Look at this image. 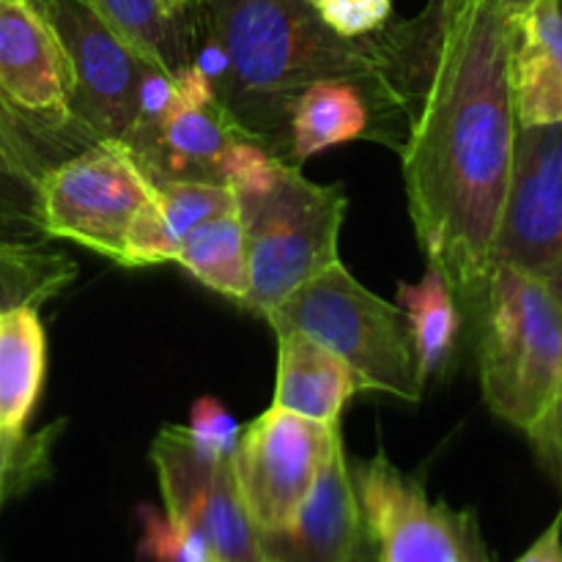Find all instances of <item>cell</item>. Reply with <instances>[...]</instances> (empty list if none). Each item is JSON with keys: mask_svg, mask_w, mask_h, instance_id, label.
Wrapping results in <instances>:
<instances>
[{"mask_svg": "<svg viewBox=\"0 0 562 562\" xmlns=\"http://www.w3.org/2000/svg\"><path fill=\"white\" fill-rule=\"evenodd\" d=\"M157 184L119 137H99L38 179L44 239H66L121 267L132 217Z\"/></svg>", "mask_w": 562, "mask_h": 562, "instance_id": "6", "label": "cell"}, {"mask_svg": "<svg viewBox=\"0 0 562 562\" xmlns=\"http://www.w3.org/2000/svg\"><path fill=\"white\" fill-rule=\"evenodd\" d=\"M510 263L562 300V124L519 126L494 263Z\"/></svg>", "mask_w": 562, "mask_h": 562, "instance_id": "9", "label": "cell"}, {"mask_svg": "<svg viewBox=\"0 0 562 562\" xmlns=\"http://www.w3.org/2000/svg\"><path fill=\"white\" fill-rule=\"evenodd\" d=\"M176 263L214 294L241 305L250 291V247L239 209L192 228L181 241Z\"/></svg>", "mask_w": 562, "mask_h": 562, "instance_id": "21", "label": "cell"}, {"mask_svg": "<svg viewBox=\"0 0 562 562\" xmlns=\"http://www.w3.org/2000/svg\"><path fill=\"white\" fill-rule=\"evenodd\" d=\"M154 214L162 228L165 239L179 250L192 228H198L206 220L220 217L225 212L239 209L234 192L217 181H165L154 192ZM179 256V252H176Z\"/></svg>", "mask_w": 562, "mask_h": 562, "instance_id": "24", "label": "cell"}, {"mask_svg": "<svg viewBox=\"0 0 562 562\" xmlns=\"http://www.w3.org/2000/svg\"><path fill=\"white\" fill-rule=\"evenodd\" d=\"M64 431L66 420H55L36 434H0V505L53 477V450Z\"/></svg>", "mask_w": 562, "mask_h": 562, "instance_id": "25", "label": "cell"}, {"mask_svg": "<svg viewBox=\"0 0 562 562\" xmlns=\"http://www.w3.org/2000/svg\"><path fill=\"white\" fill-rule=\"evenodd\" d=\"M349 198L340 184H316L296 165L267 195L239 201L250 247V291L241 311L267 318L300 285L338 263V236Z\"/></svg>", "mask_w": 562, "mask_h": 562, "instance_id": "5", "label": "cell"}, {"mask_svg": "<svg viewBox=\"0 0 562 562\" xmlns=\"http://www.w3.org/2000/svg\"><path fill=\"white\" fill-rule=\"evenodd\" d=\"M311 3H313V5H316V3H318V0H311Z\"/></svg>", "mask_w": 562, "mask_h": 562, "instance_id": "36", "label": "cell"}, {"mask_svg": "<svg viewBox=\"0 0 562 562\" xmlns=\"http://www.w3.org/2000/svg\"><path fill=\"white\" fill-rule=\"evenodd\" d=\"M11 247H16V245H5V241H0V258H3V256H5V252H9V250H11Z\"/></svg>", "mask_w": 562, "mask_h": 562, "instance_id": "35", "label": "cell"}, {"mask_svg": "<svg viewBox=\"0 0 562 562\" xmlns=\"http://www.w3.org/2000/svg\"><path fill=\"white\" fill-rule=\"evenodd\" d=\"M165 514L201 532L217 562H267L261 536L236 488L231 459H212L181 426H165L148 450Z\"/></svg>", "mask_w": 562, "mask_h": 562, "instance_id": "10", "label": "cell"}, {"mask_svg": "<svg viewBox=\"0 0 562 562\" xmlns=\"http://www.w3.org/2000/svg\"><path fill=\"white\" fill-rule=\"evenodd\" d=\"M140 543L137 554L146 562H217L212 547L198 530L151 505H140Z\"/></svg>", "mask_w": 562, "mask_h": 562, "instance_id": "27", "label": "cell"}, {"mask_svg": "<svg viewBox=\"0 0 562 562\" xmlns=\"http://www.w3.org/2000/svg\"><path fill=\"white\" fill-rule=\"evenodd\" d=\"M261 549L274 562H373L344 437L329 450L294 525L261 536Z\"/></svg>", "mask_w": 562, "mask_h": 562, "instance_id": "14", "label": "cell"}, {"mask_svg": "<svg viewBox=\"0 0 562 562\" xmlns=\"http://www.w3.org/2000/svg\"><path fill=\"white\" fill-rule=\"evenodd\" d=\"M278 379L272 406L316 423H340L344 406L360 390L351 368L296 329H278Z\"/></svg>", "mask_w": 562, "mask_h": 562, "instance_id": "16", "label": "cell"}, {"mask_svg": "<svg viewBox=\"0 0 562 562\" xmlns=\"http://www.w3.org/2000/svg\"><path fill=\"white\" fill-rule=\"evenodd\" d=\"M373 562H492L475 510L431 499L426 483L379 450L351 467Z\"/></svg>", "mask_w": 562, "mask_h": 562, "instance_id": "7", "label": "cell"}, {"mask_svg": "<svg viewBox=\"0 0 562 562\" xmlns=\"http://www.w3.org/2000/svg\"><path fill=\"white\" fill-rule=\"evenodd\" d=\"M53 25L75 69L71 113L97 137H126L135 130L137 91L151 64L115 36L80 0H31Z\"/></svg>", "mask_w": 562, "mask_h": 562, "instance_id": "11", "label": "cell"}, {"mask_svg": "<svg viewBox=\"0 0 562 562\" xmlns=\"http://www.w3.org/2000/svg\"><path fill=\"white\" fill-rule=\"evenodd\" d=\"M285 159L269 151L256 137H239L225 148L220 159V184L228 187L236 201H252L274 190L285 170Z\"/></svg>", "mask_w": 562, "mask_h": 562, "instance_id": "28", "label": "cell"}, {"mask_svg": "<svg viewBox=\"0 0 562 562\" xmlns=\"http://www.w3.org/2000/svg\"><path fill=\"white\" fill-rule=\"evenodd\" d=\"M316 9L338 36L366 38L387 25L393 0H318Z\"/></svg>", "mask_w": 562, "mask_h": 562, "instance_id": "30", "label": "cell"}, {"mask_svg": "<svg viewBox=\"0 0 562 562\" xmlns=\"http://www.w3.org/2000/svg\"><path fill=\"white\" fill-rule=\"evenodd\" d=\"M360 137L384 140L371 93L346 77H324L307 86L291 110L289 165Z\"/></svg>", "mask_w": 562, "mask_h": 562, "instance_id": "17", "label": "cell"}, {"mask_svg": "<svg viewBox=\"0 0 562 562\" xmlns=\"http://www.w3.org/2000/svg\"><path fill=\"white\" fill-rule=\"evenodd\" d=\"M0 86L25 113L97 137L71 113L75 69L58 33L31 0H0Z\"/></svg>", "mask_w": 562, "mask_h": 562, "instance_id": "13", "label": "cell"}, {"mask_svg": "<svg viewBox=\"0 0 562 562\" xmlns=\"http://www.w3.org/2000/svg\"><path fill=\"white\" fill-rule=\"evenodd\" d=\"M192 25L228 55L217 97L258 143L289 162L291 110L307 86L346 77L371 93L384 143L401 151L390 130L409 113L406 71L420 69L409 27L382 38H344L322 20L311 0H206Z\"/></svg>", "mask_w": 562, "mask_h": 562, "instance_id": "2", "label": "cell"}, {"mask_svg": "<svg viewBox=\"0 0 562 562\" xmlns=\"http://www.w3.org/2000/svg\"><path fill=\"white\" fill-rule=\"evenodd\" d=\"M0 135L9 140L16 157L22 159L27 170L36 179H42L49 168L64 162L66 157L77 154L93 143L97 137L77 135V132L58 130V126L47 124V121L36 119V115L25 113L9 93L0 86Z\"/></svg>", "mask_w": 562, "mask_h": 562, "instance_id": "23", "label": "cell"}, {"mask_svg": "<svg viewBox=\"0 0 562 562\" xmlns=\"http://www.w3.org/2000/svg\"><path fill=\"white\" fill-rule=\"evenodd\" d=\"M527 437L536 445V453L541 459V464L562 481V382L552 406H549L547 417Z\"/></svg>", "mask_w": 562, "mask_h": 562, "instance_id": "31", "label": "cell"}, {"mask_svg": "<svg viewBox=\"0 0 562 562\" xmlns=\"http://www.w3.org/2000/svg\"><path fill=\"white\" fill-rule=\"evenodd\" d=\"M470 3L494 5V9L503 11V14L514 16V14H519L521 9H527L532 0H431V11H434V16H448V14H453V11L464 9V5H470Z\"/></svg>", "mask_w": 562, "mask_h": 562, "instance_id": "33", "label": "cell"}, {"mask_svg": "<svg viewBox=\"0 0 562 562\" xmlns=\"http://www.w3.org/2000/svg\"><path fill=\"white\" fill-rule=\"evenodd\" d=\"M420 108L401 146L406 201L428 263L477 318L514 173L510 16L470 3L434 16Z\"/></svg>", "mask_w": 562, "mask_h": 562, "instance_id": "1", "label": "cell"}, {"mask_svg": "<svg viewBox=\"0 0 562 562\" xmlns=\"http://www.w3.org/2000/svg\"><path fill=\"white\" fill-rule=\"evenodd\" d=\"M395 302H398L406 327H409L417 362V384L426 390L431 379L448 371L456 346H459L461 324H464L459 300H456L445 274L434 263H428L420 283L398 285Z\"/></svg>", "mask_w": 562, "mask_h": 562, "instance_id": "19", "label": "cell"}, {"mask_svg": "<svg viewBox=\"0 0 562 562\" xmlns=\"http://www.w3.org/2000/svg\"><path fill=\"white\" fill-rule=\"evenodd\" d=\"M0 241L42 245L38 225V179L22 165L14 148L0 135Z\"/></svg>", "mask_w": 562, "mask_h": 562, "instance_id": "26", "label": "cell"}, {"mask_svg": "<svg viewBox=\"0 0 562 562\" xmlns=\"http://www.w3.org/2000/svg\"><path fill=\"white\" fill-rule=\"evenodd\" d=\"M338 437L340 423L327 426L278 406L241 428L231 470L258 536H278L294 525Z\"/></svg>", "mask_w": 562, "mask_h": 562, "instance_id": "8", "label": "cell"}, {"mask_svg": "<svg viewBox=\"0 0 562 562\" xmlns=\"http://www.w3.org/2000/svg\"><path fill=\"white\" fill-rule=\"evenodd\" d=\"M42 305L20 302L0 311V434H22L47 373Z\"/></svg>", "mask_w": 562, "mask_h": 562, "instance_id": "18", "label": "cell"}, {"mask_svg": "<svg viewBox=\"0 0 562 562\" xmlns=\"http://www.w3.org/2000/svg\"><path fill=\"white\" fill-rule=\"evenodd\" d=\"M77 278V263L64 252H44L38 245H16L0 258V311L20 302L44 305Z\"/></svg>", "mask_w": 562, "mask_h": 562, "instance_id": "22", "label": "cell"}, {"mask_svg": "<svg viewBox=\"0 0 562 562\" xmlns=\"http://www.w3.org/2000/svg\"><path fill=\"white\" fill-rule=\"evenodd\" d=\"M516 562H562V510Z\"/></svg>", "mask_w": 562, "mask_h": 562, "instance_id": "32", "label": "cell"}, {"mask_svg": "<svg viewBox=\"0 0 562 562\" xmlns=\"http://www.w3.org/2000/svg\"><path fill=\"white\" fill-rule=\"evenodd\" d=\"M192 445L212 459H231L239 445L241 426L217 398L206 395L190 406V426H187Z\"/></svg>", "mask_w": 562, "mask_h": 562, "instance_id": "29", "label": "cell"}, {"mask_svg": "<svg viewBox=\"0 0 562 562\" xmlns=\"http://www.w3.org/2000/svg\"><path fill=\"white\" fill-rule=\"evenodd\" d=\"M516 126L562 124V0H532L510 16Z\"/></svg>", "mask_w": 562, "mask_h": 562, "instance_id": "15", "label": "cell"}, {"mask_svg": "<svg viewBox=\"0 0 562 562\" xmlns=\"http://www.w3.org/2000/svg\"><path fill=\"white\" fill-rule=\"evenodd\" d=\"M477 376L488 409L525 434L562 382V300L510 263H494L477 311Z\"/></svg>", "mask_w": 562, "mask_h": 562, "instance_id": "3", "label": "cell"}, {"mask_svg": "<svg viewBox=\"0 0 562 562\" xmlns=\"http://www.w3.org/2000/svg\"><path fill=\"white\" fill-rule=\"evenodd\" d=\"M203 3H206V0H162L165 11L181 22H192V14H195Z\"/></svg>", "mask_w": 562, "mask_h": 562, "instance_id": "34", "label": "cell"}, {"mask_svg": "<svg viewBox=\"0 0 562 562\" xmlns=\"http://www.w3.org/2000/svg\"><path fill=\"white\" fill-rule=\"evenodd\" d=\"M263 322L296 329L338 355L360 382V390L420 401L417 362L409 327L398 305L368 291L344 263H333L294 291Z\"/></svg>", "mask_w": 562, "mask_h": 562, "instance_id": "4", "label": "cell"}, {"mask_svg": "<svg viewBox=\"0 0 562 562\" xmlns=\"http://www.w3.org/2000/svg\"><path fill=\"white\" fill-rule=\"evenodd\" d=\"M263 560H267V558H263ZM267 562H274V560H267Z\"/></svg>", "mask_w": 562, "mask_h": 562, "instance_id": "37", "label": "cell"}, {"mask_svg": "<svg viewBox=\"0 0 562 562\" xmlns=\"http://www.w3.org/2000/svg\"><path fill=\"white\" fill-rule=\"evenodd\" d=\"M176 99L148 140L130 148L154 184L165 181H217L225 148L252 137L217 97L195 64L176 71Z\"/></svg>", "mask_w": 562, "mask_h": 562, "instance_id": "12", "label": "cell"}, {"mask_svg": "<svg viewBox=\"0 0 562 562\" xmlns=\"http://www.w3.org/2000/svg\"><path fill=\"white\" fill-rule=\"evenodd\" d=\"M146 64L176 71L192 64L195 25L165 11L162 0H80Z\"/></svg>", "mask_w": 562, "mask_h": 562, "instance_id": "20", "label": "cell"}]
</instances>
